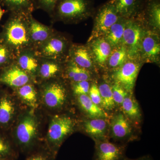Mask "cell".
<instances>
[{
	"mask_svg": "<svg viewBox=\"0 0 160 160\" xmlns=\"http://www.w3.org/2000/svg\"><path fill=\"white\" fill-rule=\"evenodd\" d=\"M29 15L10 13L0 34V40L9 46L16 56L22 52L33 49L29 36Z\"/></svg>",
	"mask_w": 160,
	"mask_h": 160,
	"instance_id": "6da1fadb",
	"label": "cell"
},
{
	"mask_svg": "<svg viewBox=\"0 0 160 160\" xmlns=\"http://www.w3.org/2000/svg\"><path fill=\"white\" fill-rule=\"evenodd\" d=\"M93 0H58L50 17L53 21L76 24L93 16Z\"/></svg>",
	"mask_w": 160,
	"mask_h": 160,
	"instance_id": "7a4b0ae2",
	"label": "cell"
},
{
	"mask_svg": "<svg viewBox=\"0 0 160 160\" xmlns=\"http://www.w3.org/2000/svg\"><path fill=\"white\" fill-rule=\"evenodd\" d=\"M72 44L69 39L64 35L55 32L49 39L34 49V51L41 58L65 63L69 60Z\"/></svg>",
	"mask_w": 160,
	"mask_h": 160,
	"instance_id": "3957f363",
	"label": "cell"
},
{
	"mask_svg": "<svg viewBox=\"0 0 160 160\" xmlns=\"http://www.w3.org/2000/svg\"><path fill=\"white\" fill-rule=\"evenodd\" d=\"M146 29L138 18L127 19L122 44L127 49L129 59L140 60V45Z\"/></svg>",
	"mask_w": 160,
	"mask_h": 160,
	"instance_id": "277c9868",
	"label": "cell"
},
{
	"mask_svg": "<svg viewBox=\"0 0 160 160\" xmlns=\"http://www.w3.org/2000/svg\"><path fill=\"white\" fill-rule=\"evenodd\" d=\"M93 16V28L87 42L96 38L103 37L111 26L121 18L109 1L95 10Z\"/></svg>",
	"mask_w": 160,
	"mask_h": 160,
	"instance_id": "5b68a950",
	"label": "cell"
},
{
	"mask_svg": "<svg viewBox=\"0 0 160 160\" xmlns=\"http://www.w3.org/2000/svg\"><path fill=\"white\" fill-rule=\"evenodd\" d=\"M143 62L138 59L128 60L113 72L114 82L120 84L128 93L132 94L137 78Z\"/></svg>",
	"mask_w": 160,
	"mask_h": 160,
	"instance_id": "8992f818",
	"label": "cell"
},
{
	"mask_svg": "<svg viewBox=\"0 0 160 160\" xmlns=\"http://www.w3.org/2000/svg\"><path fill=\"white\" fill-rule=\"evenodd\" d=\"M74 127L73 120L67 116L55 117L50 122L47 138L50 147L58 149L64 139L71 133Z\"/></svg>",
	"mask_w": 160,
	"mask_h": 160,
	"instance_id": "52a82bcc",
	"label": "cell"
},
{
	"mask_svg": "<svg viewBox=\"0 0 160 160\" xmlns=\"http://www.w3.org/2000/svg\"><path fill=\"white\" fill-rule=\"evenodd\" d=\"M160 41L158 32L146 29L140 45L139 58L142 62L158 63Z\"/></svg>",
	"mask_w": 160,
	"mask_h": 160,
	"instance_id": "ba28073f",
	"label": "cell"
},
{
	"mask_svg": "<svg viewBox=\"0 0 160 160\" xmlns=\"http://www.w3.org/2000/svg\"><path fill=\"white\" fill-rule=\"evenodd\" d=\"M36 120L31 116L23 118L17 127L16 138L20 147L24 150L31 148L37 132Z\"/></svg>",
	"mask_w": 160,
	"mask_h": 160,
	"instance_id": "9c48e42d",
	"label": "cell"
},
{
	"mask_svg": "<svg viewBox=\"0 0 160 160\" xmlns=\"http://www.w3.org/2000/svg\"><path fill=\"white\" fill-rule=\"evenodd\" d=\"M0 83L12 88H18L30 82V76L15 62L2 69Z\"/></svg>",
	"mask_w": 160,
	"mask_h": 160,
	"instance_id": "30bf717a",
	"label": "cell"
},
{
	"mask_svg": "<svg viewBox=\"0 0 160 160\" xmlns=\"http://www.w3.org/2000/svg\"><path fill=\"white\" fill-rule=\"evenodd\" d=\"M147 29L159 32L160 29V0H146L141 14L138 17Z\"/></svg>",
	"mask_w": 160,
	"mask_h": 160,
	"instance_id": "8fae6325",
	"label": "cell"
},
{
	"mask_svg": "<svg viewBox=\"0 0 160 160\" xmlns=\"http://www.w3.org/2000/svg\"><path fill=\"white\" fill-rule=\"evenodd\" d=\"M67 98V91L64 85L58 82L47 84L43 90V99L46 106L58 108L64 105Z\"/></svg>",
	"mask_w": 160,
	"mask_h": 160,
	"instance_id": "7c38bea8",
	"label": "cell"
},
{
	"mask_svg": "<svg viewBox=\"0 0 160 160\" xmlns=\"http://www.w3.org/2000/svg\"><path fill=\"white\" fill-rule=\"evenodd\" d=\"M95 65L101 69L106 68L107 61L112 47L104 37L96 38L87 42Z\"/></svg>",
	"mask_w": 160,
	"mask_h": 160,
	"instance_id": "4fadbf2b",
	"label": "cell"
},
{
	"mask_svg": "<svg viewBox=\"0 0 160 160\" xmlns=\"http://www.w3.org/2000/svg\"><path fill=\"white\" fill-rule=\"evenodd\" d=\"M29 27L30 40L34 50L42 45L55 32L52 27L36 20L32 14L29 16Z\"/></svg>",
	"mask_w": 160,
	"mask_h": 160,
	"instance_id": "5bb4252c",
	"label": "cell"
},
{
	"mask_svg": "<svg viewBox=\"0 0 160 160\" xmlns=\"http://www.w3.org/2000/svg\"><path fill=\"white\" fill-rule=\"evenodd\" d=\"M146 0H110L118 15L126 19L138 18Z\"/></svg>",
	"mask_w": 160,
	"mask_h": 160,
	"instance_id": "9a60e30c",
	"label": "cell"
},
{
	"mask_svg": "<svg viewBox=\"0 0 160 160\" xmlns=\"http://www.w3.org/2000/svg\"><path fill=\"white\" fill-rule=\"evenodd\" d=\"M69 59L78 66L91 71L96 67L91 52L87 45L72 44Z\"/></svg>",
	"mask_w": 160,
	"mask_h": 160,
	"instance_id": "2e32d148",
	"label": "cell"
},
{
	"mask_svg": "<svg viewBox=\"0 0 160 160\" xmlns=\"http://www.w3.org/2000/svg\"><path fill=\"white\" fill-rule=\"evenodd\" d=\"M95 160H121L124 159L123 147L106 141H98Z\"/></svg>",
	"mask_w": 160,
	"mask_h": 160,
	"instance_id": "e0dca14e",
	"label": "cell"
},
{
	"mask_svg": "<svg viewBox=\"0 0 160 160\" xmlns=\"http://www.w3.org/2000/svg\"><path fill=\"white\" fill-rule=\"evenodd\" d=\"M40 62V58L32 49L20 52L15 60L17 65L29 75H34L38 72Z\"/></svg>",
	"mask_w": 160,
	"mask_h": 160,
	"instance_id": "ac0fdd59",
	"label": "cell"
},
{
	"mask_svg": "<svg viewBox=\"0 0 160 160\" xmlns=\"http://www.w3.org/2000/svg\"><path fill=\"white\" fill-rule=\"evenodd\" d=\"M111 130L112 137L115 139L123 140L129 137L132 132V128L124 114L118 113L112 118Z\"/></svg>",
	"mask_w": 160,
	"mask_h": 160,
	"instance_id": "d6986e66",
	"label": "cell"
},
{
	"mask_svg": "<svg viewBox=\"0 0 160 160\" xmlns=\"http://www.w3.org/2000/svg\"><path fill=\"white\" fill-rule=\"evenodd\" d=\"M0 4L9 13L28 15L36 10L32 0H1Z\"/></svg>",
	"mask_w": 160,
	"mask_h": 160,
	"instance_id": "ffe728a7",
	"label": "cell"
},
{
	"mask_svg": "<svg viewBox=\"0 0 160 160\" xmlns=\"http://www.w3.org/2000/svg\"><path fill=\"white\" fill-rule=\"evenodd\" d=\"M126 21V19L120 18L103 37L112 48L122 45Z\"/></svg>",
	"mask_w": 160,
	"mask_h": 160,
	"instance_id": "44dd1931",
	"label": "cell"
},
{
	"mask_svg": "<svg viewBox=\"0 0 160 160\" xmlns=\"http://www.w3.org/2000/svg\"><path fill=\"white\" fill-rule=\"evenodd\" d=\"M84 128L87 134L97 141H101L106 134L107 124L105 119L91 118L84 123Z\"/></svg>",
	"mask_w": 160,
	"mask_h": 160,
	"instance_id": "7402d4cb",
	"label": "cell"
},
{
	"mask_svg": "<svg viewBox=\"0 0 160 160\" xmlns=\"http://www.w3.org/2000/svg\"><path fill=\"white\" fill-rule=\"evenodd\" d=\"M62 63L55 60L40 58L38 74L44 80L55 77L61 71Z\"/></svg>",
	"mask_w": 160,
	"mask_h": 160,
	"instance_id": "603a6c76",
	"label": "cell"
},
{
	"mask_svg": "<svg viewBox=\"0 0 160 160\" xmlns=\"http://www.w3.org/2000/svg\"><path fill=\"white\" fill-rule=\"evenodd\" d=\"M78 100L81 108L91 118H103L106 117L103 109L95 104L88 95L78 96Z\"/></svg>",
	"mask_w": 160,
	"mask_h": 160,
	"instance_id": "cb8c5ba5",
	"label": "cell"
},
{
	"mask_svg": "<svg viewBox=\"0 0 160 160\" xmlns=\"http://www.w3.org/2000/svg\"><path fill=\"white\" fill-rule=\"evenodd\" d=\"M127 49L123 44L112 48L107 61L106 68L114 71L128 60Z\"/></svg>",
	"mask_w": 160,
	"mask_h": 160,
	"instance_id": "d4e9b609",
	"label": "cell"
},
{
	"mask_svg": "<svg viewBox=\"0 0 160 160\" xmlns=\"http://www.w3.org/2000/svg\"><path fill=\"white\" fill-rule=\"evenodd\" d=\"M66 62V76L73 83L91 79V72L89 70L80 67L69 59Z\"/></svg>",
	"mask_w": 160,
	"mask_h": 160,
	"instance_id": "484cf974",
	"label": "cell"
},
{
	"mask_svg": "<svg viewBox=\"0 0 160 160\" xmlns=\"http://www.w3.org/2000/svg\"><path fill=\"white\" fill-rule=\"evenodd\" d=\"M124 115L133 122H140L141 118V112L139 106L132 96V94L128 93L122 103Z\"/></svg>",
	"mask_w": 160,
	"mask_h": 160,
	"instance_id": "4316f807",
	"label": "cell"
},
{
	"mask_svg": "<svg viewBox=\"0 0 160 160\" xmlns=\"http://www.w3.org/2000/svg\"><path fill=\"white\" fill-rule=\"evenodd\" d=\"M15 107L11 98L7 94L0 96V126L8 125L14 114Z\"/></svg>",
	"mask_w": 160,
	"mask_h": 160,
	"instance_id": "83f0119b",
	"label": "cell"
},
{
	"mask_svg": "<svg viewBox=\"0 0 160 160\" xmlns=\"http://www.w3.org/2000/svg\"><path fill=\"white\" fill-rule=\"evenodd\" d=\"M98 87L102 99V106L106 110H112L115 107L116 104L112 97L111 86L109 83L103 82Z\"/></svg>",
	"mask_w": 160,
	"mask_h": 160,
	"instance_id": "f1b7e54d",
	"label": "cell"
},
{
	"mask_svg": "<svg viewBox=\"0 0 160 160\" xmlns=\"http://www.w3.org/2000/svg\"><path fill=\"white\" fill-rule=\"evenodd\" d=\"M18 89V94L25 102L32 106L36 105L37 92L32 84L28 83Z\"/></svg>",
	"mask_w": 160,
	"mask_h": 160,
	"instance_id": "f546056e",
	"label": "cell"
},
{
	"mask_svg": "<svg viewBox=\"0 0 160 160\" xmlns=\"http://www.w3.org/2000/svg\"><path fill=\"white\" fill-rule=\"evenodd\" d=\"M16 56L13 52L0 40V69H2L15 62Z\"/></svg>",
	"mask_w": 160,
	"mask_h": 160,
	"instance_id": "4dcf8cb0",
	"label": "cell"
},
{
	"mask_svg": "<svg viewBox=\"0 0 160 160\" xmlns=\"http://www.w3.org/2000/svg\"><path fill=\"white\" fill-rule=\"evenodd\" d=\"M111 86L112 97L115 103L118 105H122L128 92L116 82H114Z\"/></svg>",
	"mask_w": 160,
	"mask_h": 160,
	"instance_id": "1f68e13d",
	"label": "cell"
},
{
	"mask_svg": "<svg viewBox=\"0 0 160 160\" xmlns=\"http://www.w3.org/2000/svg\"><path fill=\"white\" fill-rule=\"evenodd\" d=\"M13 151L9 142L0 135V159L10 160L13 157Z\"/></svg>",
	"mask_w": 160,
	"mask_h": 160,
	"instance_id": "d6a6232c",
	"label": "cell"
},
{
	"mask_svg": "<svg viewBox=\"0 0 160 160\" xmlns=\"http://www.w3.org/2000/svg\"><path fill=\"white\" fill-rule=\"evenodd\" d=\"M58 0H38L36 9H42L51 16Z\"/></svg>",
	"mask_w": 160,
	"mask_h": 160,
	"instance_id": "836d02e7",
	"label": "cell"
},
{
	"mask_svg": "<svg viewBox=\"0 0 160 160\" xmlns=\"http://www.w3.org/2000/svg\"><path fill=\"white\" fill-rule=\"evenodd\" d=\"M90 87L89 81H81L72 84V90L74 94L77 96L89 94Z\"/></svg>",
	"mask_w": 160,
	"mask_h": 160,
	"instance_id": "e575fe53",
	"label": "cell"
},
{
	"mask_svg": "<svg viewBox=\"0 0 160 160\" xmlns=\"http://www.w3.org/2000/svg\"><path fill=\"white\" fill-rule=\"evenodd\" d=\"M91 101L99 106H102V99L98 86L96 83H93L90 86L88 94Z\"/></svg>",
	"mask_w": 160,
	"mask_h": 160,
	"instance_id": "d590c367",
	"label": "cell"
},
{
	"mask_svg": "<svg viewBox=\"0 0 160 160\" xmlns=\"http://www.w3.org/2000/svg\"><path fill=\"white\" fill-rule=\"evenodd\" d=\"M27 160H50L48 157L45 155L37 154L32 156Z\"/></svg>",
	"mask_w": 160,
	"mask_h": 160,
	"instance_id": "8d00e7d4",
	"label": "cell"
},
{
	"mask_svg": "<svg viewBox=\"0 0 160 160\" xmlns=\"http://www.w3.org/2000/svg\"><path fill=\"white\" fill-rule=\"evenodd\" d=\"M123 160H151L148 157H143L142 158H140L137 159H129L128 158H124Z\"/></svg>",
	"mask_w": 160,
	"mask_h": 160,
	"instance_id": "74e56055",
	"label": "cell"
},
{
	"mask_svg": "<svg viewBox=\"0 0 160 160\" xmlns=\"http://www.w3.org/2000/svg\"><path fill=\"white\" fill-rule=\"evenodd\" d=\"M5 12H6V11L4 9H2L1 5H0V21L2 19V17L3 15L5 13Z\"/></svg>",
	"mask_w": 160,
	"mask_h": 160,
	"instance_id": "f35d334b",
	"label": "cell"
},
{
	"mask_svg": "<svg viewBox=\"0 0 160 160\" xmlns=\"http://www.w3.org/2000/svg\"><path fill=\"white\" fill-rule=\"evenodd\" d=\"M38 1V0H32V2H33V4H34L35 8L36 9V6L37 3Z\"/></svg>",
	"mask_w": 160,
	"mask_h": 160,
	"instance_id": "ab89813d",
	"label": "cell"
},
{
	"mask_svg": "<svg viewBox=\"0 0 160 160\" xmlns=\"http://www.w3.org/2000/svg\"><path fill=\"white\" fill-rule=\"evenodd\" d=\"M0 160H4L1 159H0Z\"/></svg>",
	"mask_w": 160,
	"mask_h": 160,
	"instance_id": "60d3db41",
	"label": "cell"
},
{
	"mask_svg": "<svg viewBox=\"0 0 160 160\" xmlns=\"http://www.w3.org/2000/svg\"></svg>",
	"mask_w": 160,
	"mask_h": 160,
	"instance_id": "b9f144b4",
	"label": "cell"
}]
</instances>
